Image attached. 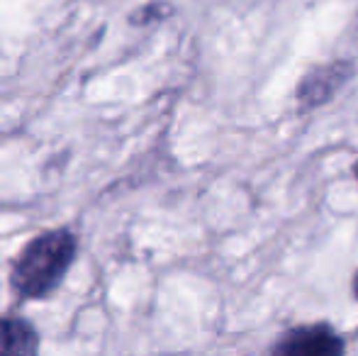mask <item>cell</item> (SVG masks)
Segmentation results:
<instances>
[{
	"label": "cell",
	"mask_w": 358,
	"mask_h": 356,
	"mask_svg": "<svg viewBox=\"0 0 358 356\" xmlns=\"http://www.w3.org/2000/svg\"><path fill=\"white\" fill-rule=\"evenodd\" d=\"M78 239L71 229L57 227L29 239L10 271V285L20 300H47L71 271Z\"/></svg>",
	"instance_id": "obj_1"
},
{
	"label": "cell",
	"mask_w": 358,
	"mask_h": 356,
	"mask_svg": "<svg viewBox=\"0 0 358 356\" xmlns=\"http://www.w3.org/2000/svg\"><path fill=\"white\" fill-rule=\"evenodd\" d=\"M346 352V342L329 322L297 325L278 337L271 354L285 356H339Z\"/></svg>",
	"instance_id": "obj_2"
},
{
	"label": "cell",
	"mask_w": 358,
	"mask_h": 356,
	"mask_svg": "<svg viewBox=\"0 0 358 356\" xmlns=\"http://www.w3.org/2000/svg\"><path fill=\"white\" fill-rule=\"evenodd\" d=\"M354 76V64L351 62H331L322 64V66L312 69L307 76L300 78L295 90L297 108L310 113L315 108H322L324 103H329L339 88L344 86L349 78Z\"/></svg>",
	"instance_id": "obj_3"
},
{
	"label": "cell",
	"mask_w": 358,
	"mask_h": 356,
	"mask_svg": "<svg viewBox=\"0 0 358 356\" xmlns=\"http://www.w3.org/2000/svg\"><path fill=\"white\" fill-rule=\"evenodd\" d=\"M39 352V334L22 318H0V354L32 356Z\"/></svg>",
	"instance_id": "obj_4"
},
{
	"label": "cell",
	"mask_w": 358,
	"mask_h": 356,
	"mask_svg": "<svg viewBox=\"0 0 358 356\" xmlns=\"http://www.w3.org/2000/svg\"><path fill=\"white\" fill-rule=\"evenodd\" d=\"M351 288H354V295H356V300H358V271H356V276H354V283H351Z\"/></svg>",
	"instance_id": "obj_5"
},
{
	"label": "cell",
	"mask_w": 358,
	"mask_h": 356,
	"mask_svg": "<svg viewBox=\"0 0 358 356\" xmlns=\"http://www.w3.org/2000/svg\"><path fill=\"white\" fill-rule=\"evenodd\" d=\"M354 176H356V180H358V162L354 164Z\"/></svg>",
	"instance_id": "obj_6"
}]
</instances>
